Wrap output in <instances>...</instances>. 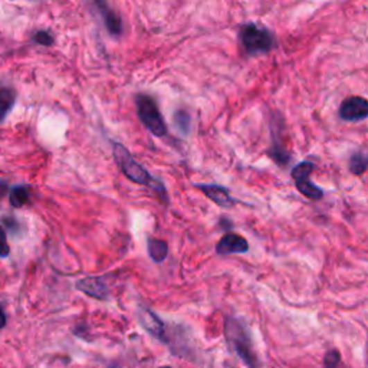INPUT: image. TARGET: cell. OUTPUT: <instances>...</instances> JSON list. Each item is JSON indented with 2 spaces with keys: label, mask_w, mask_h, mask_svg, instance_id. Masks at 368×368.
I'll return each instance as SVG.
<instances>
[{
  "label": "cell",
  "mask_w": 368,
  "mask_h": 368,
  "mask_svg": "<svg viewBox=\"0 0 368 368\" xmlns=\"http://www.w3.org/2000/svg\"><path fill=\"white\" fill-rule=\"evenodd\" d=\"M112 152L115 163H117L119 168L123 171V174L128 180L140 186L150 187L159 196L164 206L168 204L167 189L163 182L157 177H152L151 174L131 156L130 151L121 143H112Z\"/></svg>",
  "instance_id": "cell-1"
},
{
  "label": "cell",
  "mask_w": 368,
  "mask_h": 368,
  "mask_svg": "<svg viewBox=\"0 0 368 368\" xmlns=\"http://www.w3.org/2000/svg\"><path fill=\"white\" fill-rule=\"evenodd\" d=\"M225 337L229 347L247 368H259V360L254 351L252 340L239 319L234 317H227L225 319Z\"/></svg>",
  "instance_id": "cell-2"
},
{
  "label": "cell",
  "mask_w": 368,
  "mask_h": 368,
  "mask_svg": "<svg viewBox=\"0 0 368 368\" xmlns=\"http://www.w3.org/2000/svg\"><path fill=\"white\" fill-rule=\"evenodd\" d=\"M135 107H137V115L141 124L152 135H156L159 139H166L168 131L156 100L150 95L139 94L135 96Z\"/></svg>",
  "instance_id": "cell-3"
},
{
  "label": "cell",
  "mask_w": 368,
  "mask_h": 368,
  "mask_svg": "<svg viewBox=\"0 0 368 368\" xmlns=\"http://www.w3.org/2000/svg\"><path fill=\"white\" fill-rule=\"evenodd\" d=\"M240 42L250 56L268 53L275 45V37L266 28L256 24H246L240 28Z\"/></svg>",
  "instance_id": "cell-4"
},
{
  "label": "cell",
  "mask_w": 368,
  "mask_h": 368,
  "mask_svg": "<svg viewBox=\"0 0 368 368\" xmlns=\"http://www.w3.org/2000/svg\"><path fill=\"white\" fill-rule=\"evenodd\" d=\"M314 168L315 166L311 161H304V163L297 164L290 174H292V179L295 182L297 189L306 199L319 200L324 196V191L319 187H317L311 180H309Z\"/></svg>",
  "instance_id": "cell-5"
},
{
  "label": "cell",
  "mask_w": 368,
  "mask_h": 368,
  "mask_svg": "<svg viewBox=\"0 0 368 368\" xmlns=\"http://www.w3.org/2000/svg\"><path fill=\"white\" fill-rule=\"evenodd\" d=\"M137 317H139L141 326L151 337H154L164 344L168 342V338L166 334V325L156 313L151 311V309L146 305H140L139 311H137Z\"/></svg>",
  "instance_id": "cell-6"
},
{
  "label": "cell",
  "mask_w": 368,
  "mask_h": 368,
  "mask_svg": "<svg viewBox=\"0 0 368 368\" xmlns=\"http://www.w3.org/2000/svg\"><path fill=\"white\" fill-rule=\"evenodd\" d=\"M340 117L348 123H358L368 119V101L362 96H348L340 107Z\"/></svg>",
  "instance_id": "cell-7"
},
{
  "label": "cell",
  "mask_w": 368,
  "mask_h": 368,
  "mask_svg": "<svg viewBox=\"0 0 368 368\" xmlns=\"http://www.w3.org/2000/svg\"><path fill=\"white\" fill-rule=\"evenodd\" d=\"M75 288L81 290L82 294L100 301L108 299V286L103 277H87L75 283Z\"/></svg>",
  "instance_id": "cell-8"
},
{
  "label": "cell",
  "mask_w": 368,
  "mask_h": 368,
  "mask_svg": "<svg viewBox=\"0 0 368 368\" xmlns=\"http://www.w3.org/2000/svg\"><path fill=\"white\" fill-rule=\"evenodd\" d=\"M249 250L247 240L234 231L223 235L216 245L218 255H234V254H246Z\"/></svg>",
  "instance_id": "cell-9"
},
{
  "label": "cell",
  "mask_w": 368,
  "mask_h": 368,
  "mask_svg": "<svg viewBox=\"0 0 368 368\" xmlns=\"http://www.w3.org/2000/svg\"><path fill=\"white\" fill-rule=\"evenodd\" d=\"M200 191H203L204 195L207 196V199H210L213 203L220 206V207H231L235 206V200L231 199L230 193L227 189L222 187V186H216V184H195Z\"/></svg>",
  "instance_id": "cell-10"
},
{
  "label": "cell",
  "mask_w": 368,
  "mask_h": 368,
  "mask_svg": "<svg viewBox=\"0 0 368 368\" xmlns=\"http://www.w3.org/2000/svg\"><path fill=\"white\" fill-rule=\"evenodd\" d=\"M96 8H98V12L101 13L103 22L105 25L107 32L112 37H119L123 33V21H121V17L105 3L98 2V3H96Z\"/></svg>",
  "instance_id": "cell-11"
},
{
  "label": "cell",
  "mask_w": 368,
  "mask_h": 368,
  "mask_svg": "<svg viewBox=\"0 0 368 368\" xmlns=\"http://www.w3.org/2000/svg\"><path fill=\"white\" fill-rule=\"evenodd\" d=\"M16 98L17 94L12 87L0 85V124L6 120L8 114L13 109Z\"/></svg>",
  "instance_id": "cell-12"
},
{
  "label": "cell",
  "mask_w": 368,
  "mask_h": 368,
  "mask_svg": "<svg viewBox=\"0 0 368 368\" xmlns=\"http://www.w3.org/2000/svg\"><path fill=\"white\" fill-rule=\"evenodd\" d=\"M147 252H148V256L151 258L152 262L161 263V262H164L167 259L168 245H167V242H164L161 239L148 238V240H147Z\"/></svg>",
  "instance_id": "cell-13"
},
{
  "label": "cell",
  "mask_w": 368,
  "mask_h": 368,
  "mask_svg": "<svg viewBox=\"0 0 368 368\" xmlns=\"http://www.w3.org/2000/svg\"><path fill=\"white\" fill-rule=\"evenodd\" d=\"M348 167H350V171L353 174H357V176L364 174L368 168V151L361 150L354 152L350 159V163H348Z\"/></svg>",
  "instance_id": "cell-14"
},
{
  "label": "cell",
  "mask_w": 368,
  "mask_h": 368,
  "mask_svg": "<svg viewBox=\"0 0 368 368\" xmlns=\"http://www.w3.org/2000/svg\"><path fill=\"white\" fill-rule=\"evenodd\" d=\"M28 202H29V190L25 186H17L10 190L9 203L13 207L19 209V207L25 206Z\"/></svg>",
  "instance_id": "cell-15"
},
{
  "label": "cell",
  "mask_w": 368,
  "mask_h": 368,
  "mask_svg": "<svg viewBox=\"0 0 368 368\" xmlns=\"http://www.w3.org/2000/svg\"><path fill=\"white\" fill-rule=\"evenodd\" d=\"M173 121L176 128L183 134L187 135L190 132V124H191V119H190V114L186 109H177L173 115Z\"/></svg>",
  "instance_id": "cell-16"
},
{
  "label": "cell",
  "mask_w": 368,
  "mask_h": 368,
  "mask_svg": "<svg viewBox=\"0 0 368 368\" xmlns=\"http://www.w3.org/2000/svg\"><path fill=\"white\" fill-rule=\"evenodd\" d=\"M32 40L35 44L37 45H42V46H51L53 44V36L51 32L48 30H37L33 33L32 36Z\"/></svg>",
  "instance_id": "cell-17"
},
{
  "label": "cell",
  "mask_w": 368,
  "mask_h": 368,
  "mask_svg": "<svg viewBox=\"0 0 368 368\" xmlns=\"http://www.w3.org/2000/svg\"><path fill=\"white\" fill-rule=\"evenodd\" d=\"M340 362H341V356L337 350L328 351L324 357V367L325 368H338Z\"/></svg>",
  "instance_id": "cell-18"
},
{
  "label": "cell",
  "mask_w": 368,
  "mask_h": 368,
  "mask_svg": "<svg viewBox=\"0 0 368 368\" xmlns=\"http://www.w3.org/2000/svg\"><path fill=\"white\" fill-rule=\"evenodd\" d=\"M10 255V246L8 243V236L5 227L0 225V258H8Z\"/></svg>",
  "instance_id": "cell-19"
},
{
  "label": "cell",
  "mask_w": 368,
  "mask_h": 368,
  "mask_svg": "<svg viewBox=\"0 0 368 368\" xmlns=\"http://www.w3.org/2000/svg\"><path fill=\"white\" fill-rule=\"evenodd\" d=\"M8 182L6 180H2L0 179V200H2L5 196H6V193H8Z\"/></svg>",
  "instance_id": "cell-20"
},
{
  "label": "cell",
  "mask_w": 368,
  "mask_h": 368,
  "mask_svg": "<svg viewBox=\"0 0 368 368\" xmlns=\"http://www.w3.org/2000/svg\"><path fill=\"white\" fill-rule=\"evenodd\" d=\"M6 326V315L3 313L2 306H0V329H3Z\"/></svg>",
  "instance_id": "cell-21"
},
{
  "label": "cell",
  "mask_w": 368,
  "mask_h": 368,
  "mask_svg": "<svg viewBox=\"0 0 368 368\" xmlns=\"http://www.w3.org/2000/svg\"><path fill=\"white\" fill-rule=\"evenodd\" d=\"M160 368H171V367H168V365H164V367H160Z\"/></svg>",
  "instance_id": "cell-22"
}]
</instances>
